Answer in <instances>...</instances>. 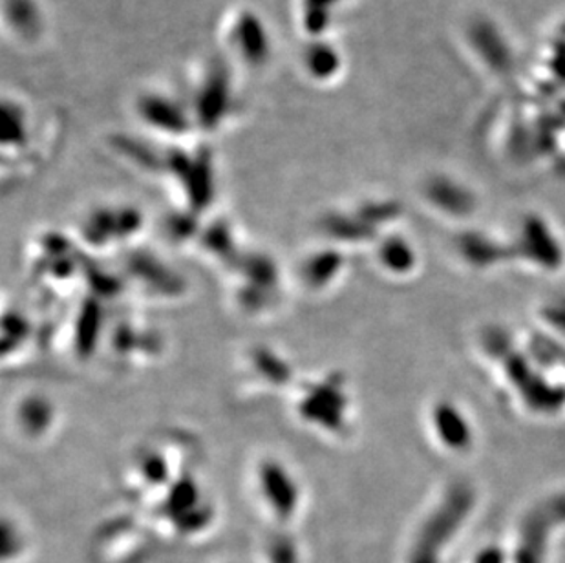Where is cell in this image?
I'll return each instance as SVG.
<instances>
[{
	"label": "cell",
	"mask_w": 565,
	"mask_h": 563,
	"mask_svg": "<svg viewBox=\"0 0 565 563\" xmlns=\"http://www.w3.org/2000/svg\"><path fill=\"white\" fill-rule=\"evenodd\" d=\"M138 110L149 127L163 134L182 136L192 125L185 110L166 96H145L139 102Z\"/></svg>",
	"instance_id": "5"
},
{
	"label": "cell",
	"mask_w": 565,
	"mask_h": 563,
	"mask_svg": "<svg viewBox=\"0 0 565 563\" xmlns=\"http://www.w3.org/2000/svg\"><path fill=\"white\" fill-rule=\"evenodd\" d=\"M52 419H54V410L52 404L46 403V399H26V403L19 408V423L28 436L43 434V428H49Z\"/></svg>",
	"instance_id": "6"
},
{
	"label": "cell",
	"mask_w": 565,
	"mask_h": 563,
	"mask_svg": "<svg viewBox=\"0 0 565 563\" xmlns=\"http://www.w3.org/2000/svg\"><path fill=\"white\" fill-rule=\"evenodd\" d=\"M465 41L481 66L492 75L507 77L514 68V50L500 24L486 15L470 17L465 24Z\"/></svg>",
	"instance_id": "1"
},
{
	"label": "cell",
	"mask_w": 565,
	"mask_h": 563,
	"mask_svg": "<svg viewBox=\"0 0 565 563\" xmlns=\"http://www.w3.org/2000/svg\"><path fill=\"white\" fill-rule=\"evenodd\" d=\"M306 66L317 79H330L331 75L339 72L341 59H339L335 50L331 49L330 44L317 43L306 54Z\"/></svg>",
	"instance_id": "8"
},
{
	"label": "cell",
	"mask_w": 565,
	"mask_h": 563,
	"mask_svg": "<svg viewBox=\"0 0 565 563\" xmlns=\"http://www.w3.org/2000/svg\"><path fill=\"white\" fill-rule=\"evenodd\" d=\"M230 75L222 63L214 64L198 92L196 119L203 128H216L230 110Z\"/></svg>",
	"instance_id": "3"
},
{
	"label": "cell",
	"mask_w": 565,
	"mask_h": 563,
	"mask_svg": "<svg viewBox=\"0 0 565 563\" xmlns=\"http://www.w3.org/2000/svg\"><path fill=\"white\" fill-rule=\"evenodd\" d=\"M2 562L15 563L26 553V540L19 529H10V523L4 520V537H2Z\"/></svg>",
	"instance_id": "11"
},
{
	"label": "cell",
	"mask_w": 565,
	"mask_h": 563,
	"mask_svg": "<svg viewBox=\"0 0 565 563\" xmlns=\"http://www.w3.org/2000/svg\"><path fill=\"white\" fill-rule=\"evenodd\" d=\"M341 267V258L333 253V255L313 256L310 262L305 264V278L310 282L311 286L320 289L322 286H328L326 282L335 277L337 272Z\"/></svg>",
	"instance_id": "9"
},
{
	"label": "cell",
	"mask_w": 565,
	"mask_h": 563,
	"mask_svg": "<svg viewBox=\"0 0 565 563\" xmlns=\"http://www.w3.org/2000/svg\"><path fill=\"white\" fill-rule=\"evenodd\" d=\"M256 490L267 514L278 525H289L299 512L300 495L297 481L277 461H262L256 468Z\"/></svg>",
	"instance_id": "2"
},
{
	"label": "cell",
	"mask_w": 565,
	"mask_h": 563,
	"mask_svg": "<svg viewBox=\"0 0 565 563\" xmlns=\"http://www.w3.org/2000/svg\"><path fill=\"white\" fill-rule=\"evenodd\" d=\"M231 41L235 44L238 55L255 66L266 63L267 55L271 52L266 26L252 11H244L238 15L231 30Z\"/></svg>",
	"instance_id": "4"
},
{
	"label": "cell",
	"mask_w": 565,
	"mask_h": 563,
	"mask_svg": "<svg viewBox=\"0 0 565 563\" xmlns=\"http://www.w3.org/2000/svg\"><path fill=\"white\" fill-rule=\"evenodd\" d=\"M342 0H302V26L311 38H320L331 26V8Z\"/></svg>",
	"instance_id": "7"
},
{
	"label": "cell",
	"mask_w": 565,
	"mask_h": 563,
	"mask_svg": "<svg viewBox=\"0 0 565 563\" xmlns=\"http://www.w3.org/2000/svg\"><path fill=\"white\" fill-rule=\"evenodd\" d=\"M264 559L266 563H302L297 543L286 534H277L267 542Z\"/></svg>",
	"instance_id": "10"
}]
</instances>
